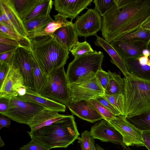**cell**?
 Returning <instances> with one entry per match:
<instances>
[{"label":"cell","mask_w":150,"mask_h":150,"mask_svg":"<svg viewBox=\"0 0 150 150\" xmlns=\"http://www.w3.org/2000/svg\"><path fill=\"white\" fill-rule=\"evenodd\" d=\"M31 139L50 149L66 148L79 137L75 118L68 115L51 125L28 132Z\"/></svg>","instance_id":"2"},{"label":"cell","mask_w":150,"mask_h":150,"mask_svg":"<svg viewBox=\"0 0 150 150\" xmlns=\"http://www.w3.org/2000/svg\"><path fill=\"white\" fill-rule=\"evenodd\" d=\"M96 99L116 116L121 115L117 109L103 96H99Z\"/></svg>","instance_id":"39"},{"label":"cell","mask_w":150,"mask_h":150,"mask_svg":"<svg viewBox=\"0 0 150 150\" xmlns=\"http://www.w3.org/2000/svg\"><path fill=\"white\" fill-rule=\"evenodd\" d=\"M143 54L144 56L149 57L150 55V50L148 49H145L143 51Z\"/></svg>","instance_id":"51"},{"label":"cell","mask_w":150,"mask_h":150,"mask_svg":"<svg viewBox=\"0 0 150 150\" xmlns=\"http://www.w3.org/2000/svg\"><path fill=\"white\" fill-rule=\"evenodd\" d=\"M30 51L21 47H17L11 64L18 69L25 86L35 91V79L30 55Z\"/></svg>","instance_id":"11"},{"label":"cell","mask_w":150,"mask_h":150,"mask_svg":"<svg viewBox=\"0 0 150 150\" xmlns=\"http://www.w3.org/2000/svg\"><path fill=\"white\" fill-rule=\"evenodd\" d=\"M139 62L142 64H148L149 61L148 57L143 56L137 59Z\"/></svg>","instance_id":"48"},{"label":"cell","mask_w":150,"mask_h":150,"mask_svg":"<svg viewBox=\"0 0 150 150\" xmlns=\"http://www.w3.org/2000/svg\"><path fill=\"white\" fill-rule=\"evenodd\" d=\"M11 120L9 118L0 114V130L3 127H9L11 124Z\"/></svg>","instance_id":"45"},{"label":"cell","mask_w":150,"mask_h":150,"mask_svg":"<svg viewBox=\"0 0 150 150\" xmlns=\"http://www.w3.org/2000/svg\"><path fill=\"white\" fill-rule=\"evenodd\" d=\"M149 50H150V43H149Z\"/></svg>","instance_id":"55"},{"label":"cell","mask_w":150,"mask_h":150,"mask_svg":"<svg viewBox=\"0 0 150 150\" xmlns=\"http://www.w3.org/2000/svg\"><path fill=\"white\" fill-rule=\"evenodd\" d=\"M25 86L23 78L18 69L11 64L7 75L0 86V98L10 99L18 96L17 90Z\"/></svg>","instance_id":"14"},{"label":"cell","mask_w":150,"mask_h":150,"mask_svg":"<svg viewBox=\"0 0 150 150\" xmlns=\"http://www.w3.org/2000/svg\"><path fill=\"white\" fill-rule=\"evenodd\" d=\"M92 0H55L53 4L58 13L71 20L78 15L93 2Z\"/></svg>","instance_id":"15"},{"label":"cell","mask_w":150,"mask_h":150,"mask_svg":"<svg viewBox=\"0 0 150 150\" xmlns=\"http://www.w3.org/2000/svg\"><path fill=\"white\" fill-rule=\"evenodd\" d=\"M1 17L4 20V25L11 28L21 36L27 38L28 34L23 22L21 18L10 0H0Z\"/></svg>","instance_id":"13"},{"label":"cell","mask_w":150,"mask_h":150,"mask_svg":"<svg viewBox=\"0 0 150 150\" xmlns=\"http://www.w3.org/2000/svg\"><path fill=\"white\" fill-rule=\"evenodd\" d=\"M126 118L131 124L141 131H150V110Z\"/></svg>","instance_id":"29"},{"label":"cell","mask_w":150,"mask_h":150,"mask_svg":"<svg viewBox=\"0 0 150 150\" xmlns=\"http://www.w3.org/2000/svg\"><path fill=\"white\" fill-rule=\"evenodd\" d=\"M102 18L94 9H88L84 13L78 16L74 24L79 36L87 37L97 36V33L101 30Z\"/></svg>","instance_id":"9"},{"label":"cell","mask_w":150,"mask_h":150,"mask_svg":"<svg viewBox=\"0 0 150 150\" xmlns=\"http://www.w3.org/2000/svg\"><path fill=\"white\" fill-rule=\"evenodd\" d=\"M20 150H50V149L31 139L30 142L20 148Z\"/></svg>","instance_id":"38"},{"label":"cell","mask_w":150,"mask_h":150,"mask_svg":"<svg viewBox=\"0 0 150 150\" xmlns=\"http://www.w3.org/2000/svg\"><path fill=\"white\" fill-rule=\"evenodd\" d=\"M96 37L94 42L95 45L101 47L105 50L111 57V62L119 69L124 76H128L129 73L128 71L125 61L110 43L102 38L98 36Z\"/></svg>","instance_id":"22"},{"label":"cell","mask_w":150,"mask_h":150,"mask_svg":"<svg viewBox=\"0 0 150 150\" xmlns=\"http://www.w3.org/2000/svg\"><path fill=\"white\" fill-rule=\"evenodd\" d=\"M18 47L0 43V54L16 50Z\"/></svg>","instance_id":"46"},{"label":"cell","mask_w":150,"mask_h":150,"mask_svg":"<svg viewBox=\"0 0 150 150\" xmlns=\"http://www.w3.org/2000/svg\"><path fill=\"white\" fill-rule=\"evenodd\" d=\"M141 27L150 31V20L142 25Z\"/></svg>","instance_id":"50"},{"label":"cell","mask_w":150,"mask_h":150,"mask_svg":"<svg viewBox=\"0 0 150 150\" xmlns=\"http://www.w3.org/2000/svg\"><path fill=\"white\" fill-rule=\"evenodd\" d=\"M129 72L139 78L150 81V66L141 64L137 59H130L125 61Z\"/></svg>","instance_id":"24"},{"label":"cell","mask_w":150,"mask_h":150,"mask_svg":"<svg viewBox=\"0 0 150 150\" xmlns=\"http://www.w3.org/2000/svg\"><path fill=\"white\" fill-rule=\"evenodd\" d=\"M10 65L5 63L0 64V86L5 79L9 71Z\"/></svg>","instance_id":"41"},{"label":"cell","mask_w":150,"mask_h":150,"mask_svg":"<svg viewBox=\"0 0 150 150\" xmlns=\"http://www.w3.org/2000/svg\"><path fill=\"white\" fill-rule=\"evenodd\" d=\"M53 1L42 0L33 10L23 20V23L34 18L50 14L52 9Z\"/></svg>","instance_id":"28"},{"label":"cell","mask_w":150,"mask_h":150,"mask_svg":"<svg viewBox=\"0 0 150 150\" xmlns=\"http://www.w3.org/2000/svg\"><path fill=\"white\" fill-rule=\"evenodd\" d=\"M142 136L144 146L150 150V131L142 132Z\"/></svg>","instance_id":"44"},{"label":"cell","mask_w":150,"mask_h":150,"mask_svg":"<svg viewBox=\"0 0 150 150\" xmlns=\"http://www.w3.org/2000/svg\"><path fill=\"white\" fill-rule=\"evenodd\" d=\"M45 109L37 104L13 97L10 99L8 110L2 115L17 123L28 125L35 115Z\"/></svg>","instance_id":"8"},{"label":"cell","mask_w":150,"mask_h":150,"mask_svg":"<svg viewBox=\"0 0 150 150\" xmlns=\"http://www.w3.org/2000/svg\"><path fill=\"white\" fill-rule=\"evenodd\" d=\"M95 147L97 150H105L97 144H95Z\"/></svg>","instance_id":"52"},{"label":"cell","mask_w":150,"mask_h":150,"mask_svg":"<svg viewBox=\"0 0 150 150\" xmlns=\"http://www.w3.org/2000/svg\"><path fill=\"white\" fill-rule=\"evenodd\" d=\"M67 107L72 114L88 122L93 123L103 119L88 100L71 103Z\"/></svg>","instance_id":"16"},{"label":"cell","mask_w":150,"mask_h":150,"mask_svg":"<svg viewBox=\"0 0 150 150\" xmlns=\"http://www.w3.org/2000/svg\"><path fill=\"white\" fill-rule=\"evenodd\" d=\"M126 118L150 110V81L129 73L123 78Z\"/></svg>","instance_id":"4"},{"label":"cell","mask_w":150,"mask_h":150,"mask_svg":"<svg viewBox=\"0 0 150 150\" xmlns=\"http://www.w3.org/2000/svg\"><path fill=\"white\" fill-rule=\"evenodd\" d=\"M109 83L107 88L105 91V94L113 95L123 94L125 86L123 78L120 74L112 72L108 70Z\"/></svg>","instance_id":"27"},{"label":"cell","mask_w":150,"mask_h":150,"mask_svg":"<svg viewBox=\"0 0 150 150\" xmlns=\"http://www.w3.org/2000/svg\"><path fill=\"white\" fill-rule=\"evenodd\" d=\"M10 99L2 97L0 98V114L3 115L8 110Z\"/></svg>","instance_id":"43"},{"label":"cell","mask_w":150,"mask_h":150,"mask_svg":"<svg viewBox=\"0 0 150 150\" xmlns=\"http://www.w3.org/2000/svg\"><path fill=\"white\" fill-rule=\"evenodd\" d=\"M103 96L117 109L121 115L125 116V105L123 94H105Z\"/></svg>","instance_id":"32"},{"label":"cell","mask_w":150,"mask_h":150,"mask_svg":"<svg viewBox=\"0 0 150 150\" xmlns=\"http://www.w3.org/2000/svg\"><path fill=\"white\" fill-rule=\"evenodd\" d=\"M96 73L91 72L76 81L68 83L70 103L88 100L105 95Z\"/></svg>","instance_id":"7"},{"label":"cell","mask_w":150,"mask_h":150,"mask_svg":"<svg viewBox=\"0 0 150 150\" xmlns=\"http://www.w3.org/2000/svg\"><path fill=\"white\" fill-rule=\"evenodd\" d=\"M110 43L125 61L130 59H137L143 56L144 50L149 49L141 42L128 43L113 40Z\"/></svg>","instance_id":"17"},{"label":"cell","mask_w":150,"mask_h":150,"mask_svg":"<svg viewBox=\"0 0 150 150\" xmlns=\"http://www.w3.org/2000/svg\"><path fill=\"white\" fill-rule=\"evenodd\" d=\"M31 51L48 76L53 71L64 67L69 52L59 45L52 36H38L29 40Z\"/></svg>","instance_id":"3"},{"label":"cell","mask_w":150,"mask_h":150,"mask_svg":"<svg viewBox=\"0 0 150 150\" xmlns=\"http://www.w3.org/2000/svg\"><path fill=\"white\" fill-rule=\"evenodd\" d=\"M90 132L91 137L102 142H110L115 144L127 146L121 134L108 122L103 120L93 126Z\"/></svg>","instance_id":"12"},{"label":"cell","mask_w":150,"mask_h":150,"mask_svg":"<svg viewBox=\"0 0 150 150\" xmlns=\"http://www.w3.org/2000/svg\"><path fill=\"white\" fill-rule=\"evenodd\" d=\"M108 122L122 135L127 146H144L142 131L129 122L125 116H116Z\"/></svg>","instance_id":"10"},{"label":"cell","mask_w":150,"mask_h":150,"mask_svg":"<svg viewBox=\"0 0 150 150\" xmlns=\"http://www.w3.org/2000/svg\"><path fill=\"white\" fill-rule=\"evenodd\" d=\"M0 43L21 47L19 42L16 40L1 34H0Z\"/></svg>","instance_id":"42"},{"label":"cell","mask_w":150,"mask_h":150,"mask_svg":"<svg viewBox=\"0 0 150 150\" xmlns=\"http://www.w3.org/2000/svg\"><path fill=\"white\" fill-rule=\"evenodd\" d=\"M93 2L94 9L102 17L115 4V0H95Z\"/></svg>","instance_id":"35"},{"label":"cell","mask_w":150,"mask_h":150,"mask_svg":"<svg viewBox=\"0 0 150 150\" xmlns=\"http://www.w3.org/2000/svg\"><path fill=\"white\" fill-rule=\"evenodd\" d=\"M90 150H97L94 139L91 137L90 141Z\"/></svg>","instance_id":"49"},{"label":"cell","mask_w":150,"mask_h":150,"mask_svg":"<svg viewBox=\"0 0 150 150\" xmlns=\"http://www.w3.org/2000/svg\"><path fill=\"white\" fill-rule=\"evenodd\" d=\"M30 55L35 79V91L40 93L46 82L47 76L37 61L31 51Z\"/></svg>","instance_id":"26"},{"label":"cell","mask_w":150,"mask_h":150,"mask_svg":"<svg viewBox=\"0 0 150 150\" xmlns=\"http://www.w3.org/2000/svg\"><path fill=\"white\" fill-rule=\"evenodd\" d=\"M26 93L23 96L16 97L23 100L37 104L45 108L59 112H64L66 106L41 96L35 91L26 88Z\"/></svg>","instance_id":"18"},{"label":"cell","mask_w":150,"mask_h":150,"mask_svg":"<svg viewBox=\"0 0 150 150\" xmlns=\"http://www.w3.org/2000/svg\"><path fill=\"white\" fill-rule=\"evenodd\" d=\"M114 40L128 43L141 42L144 44L149 49L150 31L141 27L132 32L119 37Z\"/></svg>","instance_id":"23"},{"label":"cell","mask_w":150,"mask_h":150,"mask_svg":"<svg viewBox=\"0 0 150 150\" xmlns=\"http://www.w3.org/2000/svg\"><path fill=\"white\" fill-rule=\"evenodd\" d=\"M88 101L95 110L103 117V120L108 122L116 116L96 99H91Z\"/></svg>","instance_id":"33"},{"label":"cell","mask_w":150,"mask_h":150,"mask_svg":"<svg viewBox=\"0 0 150 150\" xmlns=\"http://www.w3.org/2000/svg\"><path fill=\"white\" fill-rule=\"evenodd\" d=\"M91 137L90 132L86 130L81 133V137L77 138L78 142L80 144L82 150H90V141Z\"/></svg>","instance_id":"36"},{"label":"cell","mask_w":150,"mask_h":150,"mask_svg":"<svg viewBox=\"0 0 150 150\" xmlns=\"http://www.w3.org/2000/svg\"><path fill=\"white\" fill-rule=\"evenodd\" d=\"M102 17V35L108 42L141 28L150 20V0H115Z\"/></svg>","instance_id":"1"},{"label":"cell","mask_w":150,"mask_h":150,"mask_svg":"<svg viewBox=\"0 0 150 150\" xmlns=\"http://www.w3.org/2000/svg\"><path fill=\"white\" fill-rule=\"evenodd\" d=\"M54 20L50 14L33 19L23 23L28 33L39 29Z\"/></svg>","instance_id":"31"},{"label":"cell","mask_w":150,"mask_h":150,"mask_svg":"<svg viewBox=\"0 0 150 150\" xmlns=\"http://www.w3.org/2000/svg\"><path fill=\"white\" fill-rule=\"evenodd\" d=\"M149 59H150V56L148 57Z\"/></svg>","instance_id":"56"},{"label":"cell","mask_w":150,"mask_h":150,"mask_svg":"<svg viewBox=\"0 0 150 150\" xmlns=\"http://www.w3.org/2000/svg\"><path fill=\"white\" fill-rule=\"evenodd\" d=\"M66 115L60 114L56 111L45 109L35 115L28 125L30 128L31 131H35L50 125Z\"/></svg>","instance_id":"21"},{"label":"cell","mask_w":150,"mask_h":150,"mask_svg":"<svg viewBox=\"0 0 150 150\" xmlns=\"http://www.w3.org/2000/svg\"><path fill=\"white\" fill-rule=\"evenodd\" d=\"M5 145V144L2 139L1 137H0V147H1L4 146Z\"/></svg>","instance_id":"53"},{"label":"cell","mask_w":150,"mask_h":150,"mask_svg":"<svg viewBox=\"0 0 150 150\" xmlns=\"http://www.w3.org/2000/svg\"><path fill=\"white\" fill-rule=\"evenodd\" d=\"M26 87L25 86H23L19 88L17 90L18 96H23L26 93Z\"/></svg>","instance_id":"47"},{"label":"cell","mask_w":150,"mask_h":150,"mask_svg":"<svg viewBox=\"0 0 150 150\" xmlns=\"http://www.w3.org/2000/svg\"><path fill=\"white\" fill-rule=\"evenodd\" d=\"M23 21L42 0H10Z\"/></svg>","instance_id":"25"},{"label":"cell","mask_w":150,"mask_h":150,"mask_svg":"<svg viewBox=\"0 0 150 150\" xmlns=\"http://www.w3.org/2000/svg\"><path fill=\"white\" fill-rule=\"evenodd\" d=\"M54 20L47 23L42 27L28 33L26 37L29 40L35 37L45 35L52 36L54 33L62 27L70 24L72 20L69 21L67 18L58 13L54 16Z\"/></svg>","instance_id":"20"},{"label":"cell","mask_w":150,"mask_h":150,"mask_svg":"<svg viewBox=\"0 0 150 150\" xmlns=\"http://www.w3.org/2000/svg\"><path fill=\"white\" fill-rule=\"evenodd\" d=\"M94 51L91 45L86 41H85L81 42H78L70 52L75 58Z\"/></svg>","instance_id":"34"},{"label":"cell","mask_w":150,"mask_h":150,"mask_svg":"<svg viewBox=\"0 0 150 150\" xmlns=\"http://www.w3.org/2000/svg\"><path fill=\"white\" fill-rule=\"evenodd\" d=\"M103 52L94 50L75 58L70 63L66 72L68 83L76 81L91 72L96 73L102 69Z\"/></svg>","instance_id":"6"},{"label":"cell","mask_w":150,"mask_h":150,"mask_svg":"<svg viewBox=\"0 0 150 150\" xmlns=\"http://www.w3.org/2000/svg\"><path fill=\"white\" fill-rule=\"evenodd\" d=\"M16 50L0 53V64L5 63L11 65Z\"/></svg>","instance_id":"40"},{"label":"cell","mask_w":150,"mask_h":150,"mask_svg":"<svg viewBox=\"0 0 150 150\" xmlns=\"http://www.w3.org/2000/svg\"><path fill=\"white\" fill-rule=\"evenodd\" d=\"M0 34L16 40L21 47L31 50V43L30 40L21 36L7 25L0 24Z\"/></svg>","instance_id":"30"},{"label":"cell","mask_w":150,"mask_h":150,"mask_svg":"<svg viewBox=\"0 0 150 150\" xmlns=\"http://www.w3.org/2000/svg\"><path fill=\"white\" fill-rule=\"evenodd\" d=\"M68 81L64 67L52 71L39 93L41 96L68 107L70 103Z\"/></svg>","instance_id":"5"},{"label":"cell","mask_w":150,"mask_h":150,"mask_svg":"<svg viewBox=\"0 0 150 150\" xmlns=\"http://www.w3.org/2000/svg\"><path fill=\"white\" fill-rule=\"evenodd\" d=\"M96 76L101 85L105 91L108 87L109 83L108 72H106L102 69L97 72Z\"/></svg>","instance_id":"37"},{"label":"cell","mask_w":150,"mask_h":150,"mask_svg":"<svg viewBox=\"0 0 150 150\" xmlns=\"http://www.w3.org/2000/svg\"><path fill=\"white\" fill-rule=\"evenodd\" d=\"M78 36L74 23H72L58 29L52 37L59 45L69 52L79 41Z\"/></svg>","instance_id":"19"},{"label":"cell","mask_w":150,"mask_h":150,"mask_svg":"<svg viewBox=\"0 0 150 150\" xmlns=\"http://www.w3.org/2000/svg\"><path fill=\"white\" fill-rule=\"evenodd\" d=\"M123 150H132L129 147H127V146L123 147Z\"/></svg>","instance_id":"54"}]
</instances>
